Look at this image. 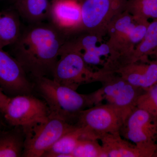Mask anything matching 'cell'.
I'll list each match as a JSON object with an SVG mask.
<instances>
[{"instance_id":"15","label":"cell","mask_w":157,"mask_h":157,"mask_svg":"<svg viewBox=\"0 0 157 157\" xmlns=\"http://www.w3.org/2000/svg\"><path fill=\"white\" fill-rule=\"evenodd\" d=\"M51 6L48 0H15L14 9L20 16L34 24L50 18Z\"/></svg>"},{"instance_id":"17","label":"cell","mask_w":157,"mask_h":157,"mask_svg":"<svg viewBox=\"0 0 157 157\" xmlns=\"http://www.w3.org/2000/svg\"><path fill=\"white\" fill-rule=\"evenodd\" d=\"M25 135L21 127L0 131V157H22Z\"/></svg>"},{"instance_id":"3","label":"cell","mask_w":157,"mask_h":157,"mask_svg":"<svg viewBox=\"0 0 157 157\" xmlns=\"http://www.w3.org/2000/svg\"><path fill=\"white\" fill-rule=\"evenodd\" d=\"M99 82L102 87L95 91L99 104L106 101L120 113L125 121L136 107L138 98L144 90L131 84L113 72L102 73Z\"/></svg>"},{"instance_id":"21","label":"cell","mask_w":157,"mask_h":157,"mask_svg":"<svg viewBox=\"0 0 157 157\" xmlns=\"http://www.w3.org/2000/svg\"><path fill=\"white\" fill-rule=\"evenodd\" d=\"M99 141L92 137L82 139L73 151L72 157H107Z\"/></svg>"},{"instance_id":"19","label":"cell","mask_w":157,"mask_h":157,"mask_svg":"<svg viewBox=\"0 0 157 157\" xmlns=\"http://www.w3.org/2000/svg\"><path fill=\"white\" fill-rule=\"evenodd\" d=\"M125 10L137 18L157 19V0H127Z\"/></svg>"},{"instance_id":"23","label":"cell","mask_w":157,"mask_h":157,"mask_svg":"<svg viewBox=\"0 0 157 157\" xmlns=\"http://www.w3.org/2000/svg\"><path fill=\"white\" fill-rule=\"evenodd\" d=\"M10 97L6 94L0 88V112L4 114Z\"/></svg>"},{"instance_id":"4","label":"cell","mask_w":157,"mask_h":157,"mask_svg":"<svg viewBox=\"0 0 157 157\" xmlns=\"http://www.w3.org/2000/svg\"><path fill=\"white\" fill-rule=\"evenodd\" d=\"M76 126L49 116L47 120L21 128L25 135L22 157H42L60 137Z\"/></svg>"},{"instance_id":"6","label":"cell","mask_w":157,"mask_h":157,"mask_svg":"<svg viewBox=\"0 0 157 157\" xmlns=\"http://www.w3.org/2000/svg\"><path fill=\"white\" fill-rule=\"evenodd\" d=\"M101 74L87 66L80 52L61 50L52 76L55 81L76 90L82 85L100 82Z\"/></svg>"},{"instance_id":"7","label":"cell","mask_w":157,"mask_h":157,"mask_svg":"<svg viewBox=\"0 0 157 157\" xmlns=\"http://www.w3.org/2000/svg\"><path fill=\"white\" fill-rule=\"evenodd\" d=\"M49 116L45 101L31 94L10 97L3 114L6 123L22 128L47 120Z\"/></svg>"},{"instance_id":"18","label":"cell","mask_w":157,"mask_h":157,"mask_svg":"<svg viewBox=\"0 0 157 157\" xmlns=\"http://www.w3.org/2000/svg\"><path fill=\"white\" fill-rule=\"evenodd\" d=\"M157 51V19L150 23L145 35L136 46L129 58V64L148 62V57Z\"/></svg>"},{"instance_id":"20","label":"cell","mask_w":157,"mask_h":157,"mask_svg":"<svg viewBox=\"0 0 157 157\" xmlns=\"http://www.w3.org/2000/svg\"><path fill=\"white\" fill-rule=\"evenodd\" d=\"M86 63L92 67H101L99 71L103 70L107 64L110 55V51L107 43L96 45L81 54Z\"/></svg>"},{"instance_id":"28","label":"cell","mask_w":157,"mask_h":157,"mask_svg":"<svg viewBox=\"0 0 157 157\" xmlns=\"http://www.w3.org/2000/svg\"><path fill=\"white\" fill-rule=\"evenodd\" d=\"M54 1V0H52V1Z\"/></svg>"},{"instance_id":"26","label":"cell","mask_w":157,"mask_h":157,"mask_svg":"<svg viewBox=\"0 0 157 157\" xmlns=\"http://www.w3.org/2000/svg\"><path fill=\"white\" fill-rule=\"evenodd\" d=\"M78 1H79L81 2V0H78Z\"/></svg>"},{"instance_id":"11","label":"cell","mask_w":157,"mask_h":157,"mask_svg":"<svg viewBox=\"0 0 157 157\" xmlns=\"http://www.w3.org/2000/svg\"><path fill=\"white\" fill-rule=\"evenodd\" d=\"M50 18L54 25L68 33L81 30V2L78 0L52 1Z\"/></svg>"},{"instance_id":"14","label":"cell","mask_w":157,"mask_h":157,"mask_svg":"<svg viewBox=\"0 0 157 157\" xmlns=\"http://www.w3.org/2000/svg\"><path fill=\"white\" fill-rule=\"evenodd\" d=\"M87 137H98L83 127L76 126L57 140L42 157H72L71 154L79 141ZM99 140V139H98Z\"/></svg>"},{"instance_id":"1","label":"cell","mask_w":157,"mask_h":157,"mask_svg":"<svg viewBox=\"0 0 157 157\" xmlns=\"http://www.w3.org/2000/svg\"><path fill=\"white\" fill-rule=\"evenodd\" d=\"M70 34L52 23L34 24L14 44V56L35 78L52 75L61 50Z\"/></svg>"},{"instance_id":"24","label":"cell","mask_w":157,"mask_h":157,"mask_svg":"<svg viewBox=\"0 0 157 157\" xmlns=\"http://www.w3.org/2000/svg\"><path fill=\"white\" fill-rule=\"evenodd\" d=\"M6 123L4 119L3 115L0 112V131L4 129Z\"/></svg>"},{"instance_id":"16","label":"cell","mask_w":157,"mask_h":157,"mask_svg":"<svg viewBox=\"0 0 157 157\" xmlns=\"http://www.w3.org/2000/svg\"><path fill=\"white\" fill-rule=\"evenodd\" d=\"M21 33L17 11L15 9L0 11V48L14 44Z\"/></svg>"},{"instance_id":"27","label":"cell","mask_w":157,"mask_h":157,"mask_svg":"<svg viewBox=\"0 0 157 157\" xmlns=\"http://www.w3.org/2000/svg\"><path fill=\"white\" fill-rule=\"evenodd\" d=\"M82 1H83V0H81V2H82Z\"/></svg>"},{"instance_id":"22","label":"cell","mask_w":157,"mask_h":157,"mask_svg":"<svg viewBox=\"0 0 157 157\" xmlns=\"http://www.w3.org/2000/svg\"><path fill=\"white\" fill-rule=\"evenodd\" d=\"M136 107L157 117V82L144 90L138 98Z\"/></svg>"},{"instance_id":"5","label":"cell","mask_w":157,"mask_h":157,"mask_svg":"<svg viewBox=\"0 0 157 157\" xmlns=\"http://www.w3.org/2000/svg\"><path fill=\"white\" fill-rule=\"evenodd\" d=\"M127 0H83L81 30L103 39L113 21L125 10Z\"/></svg>"},{"instance_id":"29","label":"cell","mask_w":157,"mask_h":157,"mask_svg":"<svg viewBox=\"0 0 157 157\" xmlns=\"http://www.w3.org/2000/svg\"></svg>"},{"instance_id":"9","label":"cell","mask_w":157,"mask_h":157,"mask_svg":"<svg viewBox=\"0 0 157 157\" xmlns=\"http://www.w3.org/2000/svg\"><path fill=\"white\" fill-rule=\"evenodd\" d=\"M124 118L120 113L107 104H101L80 113L75 125L89 130L98 137L120 133Z\"/></svg>"},{"instance_id":"8","label":"cell","mask_w":157,"mask_h":157,"mask_svg":"<svg viewBox=\"0 0 157 157\" xmlns=\"http://www.w3.org/2000/svg\"><path fill=\"white\" fill-rule=\"evenodd\" d=\"M120 134L137 146L157 147V117L136 107L125 120Z\"/></svg>"},{"instance_id":"2","label":"cell","mask_w":157,"mask_h":157,"mask_svg":"<svg viewBox=\"0 0 157 157\" xmlns=\"http://www.w3.org/2000/svg\"><path fill=\"white\" fill-rule=\"evenodd\" d=\"M38 91L48 105L51 117L75 125L84 109L96 105L94 92L83 94L48 77L36 78Z\"/></svg>"},{"instance_id":"12","label":"cell","mask_w":157,"mask_h":157,"mask_svg":"<svg viewBox=\"0 0 157 157\" xmlns=\"http://www.w3.org/2000/svg\"><path fill=\"white\" fill-rule=\"evenodd\" d=\"M99 140L107 157H157V147L137 146L122 137L120 133L105 134Z\"/></svg>"},{"instance_id":"25","label":"cell","mask_w":157,"mask_h":157,"mask_svg":"<svg viewBox=\"0 0 157 157\" xmlns=\"http://www.w3.org/2000/svg\"><path fill=\"white\" fill-rule=\"evenodd\" d=\"M155 56L156 60L157 61V51L156 52V53H155Z\"/></svg>"},{"instance_id":"10","label":"cell","mask_w":157,"mask_h":157,"mask_svg":"<svg viewBox=\"0 0 157 157\" xmlns=\"http://www.w3.org/2000/svg\"><path fill=\"white\" fill-rule=\"evenodd\" d=\"M0 88L9 97L30 94L33 84L14 56L0 48Z\"/></svg>"},{"instance_id":"13","label":"cell","mask_w":157,"mask_h":157,"mask_svg":"<svg viewBox=\"0 0 157 157\" xmlns=\"http://www.w3.org/2000/svg\"><path fill=\"white\" fill-rule=\"evenodd\" d=\"M113 73H117L131 84L146 89L157 82V61L132 63Z\"/></svg>"}]
</instances>
